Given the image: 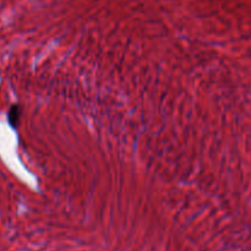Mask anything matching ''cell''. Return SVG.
<instances>
[{
	"mask_svg": "<svg viewBox=\"0 0 251 251\" xmlns=\"http://www.w3.org/2000/svg\"><path fill=\"white\" fill-rule=\"evenodd\" d=\"M20 115H21V109H20L19 105H14L9 112V122L12 126H16L19 124Z\"/></svg>",
	"mask_w": 251,
	"mask_h": 251,
	"instance_id": "cell-1",
	"label": "cell"
}]
</instances>
